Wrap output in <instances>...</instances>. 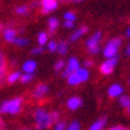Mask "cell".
<instances>
[{"label": "cell", "instance_id": "6da1fadb", "mask_svg": "<svg viewBox=\"0 0 130 130\" xmlns=\"http://www.w3.org/2000/svg\"><path fill=\"white\" fill-rule=\"evenodd\" d=\"M21 97H15L13 100L4 101L0 106V111H1V114H11V115L19 114L21 110Z\"/></svg>", "mask_w": 130, "mask_h": 130}, {"label": "cell", "instance_id": "7a4b0ae2", "mask_svg": "<svg viewBox=\"0 0 130 130\" xmlns=\"http://www.w3.org/2000/svg\"><path fill=\"white\" fill-rule=\"evenodd\" d=\"M34 120H35V125L38 130L46 129L51 125L49 122V112H47L45 109H36L34 114Z\"/></svg>", "mask_w": 130, "mask_h": 130}, {"label": "cell", "instance_id": "3957f363", "mask_svg": "<svg viewBox=\"0 0 130 130\" xmlns=\"http://www.w3.org/2000/svg\"><path fill=\"white\" fill-rule=\"evenodd\" d=\"M80 69V62L79 60L75 58V56H73V58H70L69 60H68V62H67V66L66 68L63 69V72H62V77H68L69 75H72L73 73L77 72V70Z\"/></svg>", "mask_w": 130, "mask_h": 130}, {"label": "cell", "instance_id": "277c9868", "mask_svg": "<svg viewBox=\"0 0 130 130\" xmlns=\"http://www.w3.org/2000/svg\"><path fill=\"white\" fill-rule=\"evenodd\" d=\"M118 62V58H112V59H107V61H104L100 67V72L104 75H109V74H111L115 66L117 64Z\"/></svg>", "mask_w": 130, "mask_h": 130}, {"label": "cell", "instance_id": "5b68a950", "mask_svg": "<svg viewBox=\"0 0 130 130\" xmlns=\"http://www.w3.org/2000/svg\"><path fill=\"white\" fill-rule=\"evenodd\" d=\"M41 7H42V13H45V14L49 13L56 9L58 0H41Z\"/></svg>", "mask_w": 130, "mask_h": 130}, {"label": "cell", "instance_id": "8992f818", "mask_svg": "<svg viewBox=\"0 0 130 130\" xmlns=\"http://www.w3.org/2000/svg\"><path fill=\"white\" fill-rule=\"evenodd\" d=\"M117 53H118V47L109 45V43L107 42L106 47L103 49V55H104V58H107V59L116 58V56H117Z\"/></svg>", "mask_w": 130, "mask_h": 130}, {"label": "cell", "instance_id": "52a82bcc", "mask_svg": "<svg viewBox=\"0 0 130 130\" xmlns=\"http://www.w3.org/2000/svg\"><path fill=\"white\" fill-rule=\"evenodd\" d=\"M101 38H102V33L101 32H96L94 35H91V38L87 40V47L88 49L90 48H94V47H97V46H100V41H101Z\"/></svg>", "mask_w": 130, "mask_h": 130}, {"label": "cell", "instance_id": "ba28073f", "mask_svg": "<svg viewBox=\"0 0 130 130\" xmlns=\"http://www.w3.org/2000/svg\"><path fill=\"white\" fill-rule=\"evenodd\" d=\"M123 94V87L118 83H114L108 89V95L110 97H120Z\"/></svg>", "mask_w": 130, "mask_h": 130}, {"label": "cell", "instance_id": "9c48e42d", "mask_svg": "<svg viewBox=\"0 0 130 130\" xmlns=\"http://www.w3.org/2000/svg\"><path fill=\"white\" fill-rule=\"evenodd\" d=\"M48 91H49L48 86L43 85V83H40V85L35 88V90H34V93H33V96L35 97V99H41V97H43L45 95H47Z\"/></svg>", "mask_w": 130, "mask_h": 130}, {"label": "cell", "instance_id": "30bf717a", "mask_svg": "<svg viewBox=\"0 0 130 130\" xmlns=\"http://www.w3.org/2000/svg\"><path fill=\"white\" fill-rule=\"evenodd\" d=\"M81 106H82V100L77 96H73L67 101V107H68L70 110H76V109L80 108Z\"/></svg>", "mask_w": 130, "mask_h": 130}, {"label": "cell", "instance_id": "8fae6325", "mask_svg": "<svg viewBox=\"0 0 130 130\" xmlns=\"http://www.w3.org/2000/svg\"><path fill=\"white\" fill-rule=\"evenodd\" d=\"M4 39L8 41V42H14V40L17 39V30L12 29V28H6L4 30Z\"/></svg>", "mask_w": 130, "mask_h": 130}, {"label": "cell", "instance_id": "7c38bea8", "mask_svg": "<svg viewBox=\"0 0 130 130\" xmlns=\"http://www.w3.org/2000/svg\"><path fill=\"white\" fill-rule=\"evenodd\" d=\"M22 69L25 73H30L33 74L34 70L36 69V62L34 60H27L26 62H24L22 64Z\"/></svg>", "mask_w": 130, "mask_h": 130}, {"label": "cell", "instance_id": "4fadbf2b", "mask_svg": "<svg viewBox=\"0 0 130 130\" xmlns=\"http://www.w3.org/2000/svg\"><path fill=\"white\" fill-rule=\"evenodd\" d=\"M88 32V27L83 26V27L79 28V29H76L74 33L70 35V41H76V40H79L82 35H85L86 33Z\"/></svg>", "mask_w": 130, "mask_h": 130}, {"label": "cell", "instance_id": "5bb4252c", "mask_svg": "<svg viewBox=\"0 0 130 130\" xmlns=\"http://www.w3.org/2000/svg\"><path fill=\"white\" fill-rule=\"evenodd\" d=\"M106 121H107L106 117H102V118H100V120H97L96 122H94V123L89 127V130H102V128L104 127V124H106Z\"/></svg>", "mask_w": 130, "mask_h": 130}, {"label": "cell", "instance_id": "9a60e30c", "mask_svg": "<svg viewBox=\"0 0 130 130\" xmlns=\"http://www.w3.org/2000/svg\"><path fill=\"white\" fill-rule=\"evenodd\" d=\"M67 81H68V85H69V86H77L79 83H81V82H82L76 72L73 73L72 75L68 76V77H67Z\"/></svg>", "mask_w": 130, "mask_h": 130}, {"label": "cell", "instance_id": "2e32d148", "mask_svg": "<svg viewBox=\"0 0 130 130\" xmlns=\"http://www.w3.org/2000/svg\"><path fill=\"white\" fill-rule=\"evenodd\" d=\"M59 26V21L56 18H49L48 19V28H49V32L51 33H54L56 28Z\"/></svg>", "mask_w": 130, "mask_h": 130}, {"label": "cell", "instance_id": "e0dca14e", "mask_svg": "<svg viewBox=\"0 0 130 130\" xmlns=\"http://www.w3.org/2000/svg\"><path fill=\"white\" fill-rule=\"evenodd\" d=\"M77 75H79V77L81 79V81L82 82H85V81H87L88 79H89V72H88V69L87 68H80L79 70H77Z\"/></svg>", "mask_w": 130, "mask_h": 130}, {"label": "cell", "instance_id": "ac0fdd59", "mask_svg": "<svg viewBox=\"0 0 130 130\" xmlns=\"http://www.w3.org/2000/svg\"><path fill=\"white\" fill-rule=\"evenodd\" d=\"M20 79H21V73L20 72H13L11 75H8V77H7V82H8V83H14V82H17Z\"/></svg>", "mask_w": 130, "mask_h": 130}, {"label": "cell", "instance_id": "d6986e66", "mask_svg": "<svg viewBox=\"0 0 130 130\" xmlns=\"http://www.w3.org/2000/svg\"><path fill=\"white\" fill-rule=\"evenodd\" d=\"M47 41H48V35H47V33L40 32V33L38 34V42H39V45L45 46L46 43H47Z\"/></svg>", "mask_w": 130, "mask_h": 130}, {"label": "cell", "instance_id": "ffe728a7", "mask_svg": "<svg viewBox=\"0 0 130 130\" xmlns=\"http://www.w3.org/2000/svg\"><path fill=\"white\" fill-rule=\"evenodd\" d=\"M58 52L60 55H66L67 52H68V43L67 41H62V42L59 43V47H58Z\"/></svg>", "mask_w": 130, "mask_h": 130}, {"label": "cell", "instance_id": "44dd1931", "mask_svg": "<svg viewBox=\"0 0 130 130\" xmlns=\"http://www.w3.org/2000/svg\"><path fill=\"white\" fill-rule=\"evenodd\" d=\"M5 67H6L5 59H4V54L1 53L0 54V79H1V81L4 80V76H5Z\"/></svg>", "mask_w": 130, "mask_h": 130}, {"label": "cell", "instance_id": "7402d4cb", "mask_svg": "<svg viewBox=\"0 0 130 130\" xmlns=\"http://www.w3.org/2000/svg\"><path fill=\"white\" fill-rule=\"evenodd\" d=\"M118 102H120V104H121L122 107H124V108H128V107L130 106V96H127V95H122V96H120V100H118Z\"/></svg>", "mask_w": 130, "mask_h": 130}, {"label": "cell", "instance_id": "603a6c76", "mask_svg": "<svg viewBox=\"0 0 130 130\" xmlns=\"http://www.w3.org/2000/svg\"><path fill=\"white\" fill-rule=\"evenodd\" d=\"M28 12H29V7L26 6V5H24V6H19L15 8V13L19 15H26L28 14Z\"/></svg>", "mask_w": 130, "mask_h": 130}, {"label": "cell", "instance_id": "cb8c5ba5", "mask_svg": "<svg viewBox=\"0 0 130 130\" xmlns=\"http://www.w3.org/2000/svg\"><path fill=\"white\" fill-rule=\"evenodd\" d=\"M13 43L17 45V46H19V47H25V46H27L28 43H29V40L25 39V38H17Z\"/></svg>", "mask_w": 130, "mask_h": 130}, {"label": "cell", "instance_id": "d4e9b609", "mask_svg": "<svg viewBox=\"0 0 130 130\" xmlns=\"http://www.w3.org/2000/svg\"><path fill=\"white\" fill-rule=\"evenodd\" d=\"M34 75L33 74H30V73H25L24 75H21V79H20V81H21V83H28V82H30L32 80H33Z\"/></svg>", "mask_w": 130, "mask_h": 130}, {"label": "cell", "instance_id": "484cf974", "mask_svg": "<svg viewBox=\"0 0 130 130\" xmlns=\"http://www.w3.org/2000/svg\"><path fill=\"white\" fill-rule=\"evenodd\" d=\"M59 117H60V115H59L58 111L49 112V122H51V125L54 123V122H58L59 121Z\"/></svg>", "mask_w": 130, "mask_h": 130}, {"label": "cell", "instance_id": "4316f807", "mask_svg": "<svg viewBox=\"0 0 130 130\" xmlns=\"http://www.w3.org/2000/svg\"><path fill=\"white\" fill-rule=\"evenodd\" d=\"M64 67H66V62H64L63 60H58L54 64V69L56 70V72H60V70L63 69Z\"/></svg>", "mask_w": 130, "mask_h": 130}, {"label": "cell", "instance_id": "83f0119b", "mask_svg": "<svg viewBox=\"0 0 130 130\" xmlns=\"http://www.w3.org/2000/svg\"><path fill=\"white\" fill-rule=\"evenodd\" d=\"M58 47H59V43H56L55 41L48 42V46H47V48H48L49 52H58Z\"/></svg>", "mask_w": 130, "mask_h": 130}, {"label": "cell", "instance_id": "f1b7e54d", "mask_svg": "<svg viewBox=\"0 0 130 130\" xmlns=\"http://www.w3.org/2000/svg\"><path fill=\"white\" fill-rule=\"evenodd\" d=\"M108 43H109V45L115 46V47H120V46L122 45V40H121V39H118V38H115V39L109 40Z\"/></svg>", "mask_w": 130, "mask_h": 130}, {"label": "cell", "instance_id": "f546056e", "mask_svg": "<svg viewBox=\"0 0 130 130\" xmlns=\"http://www.w3.org/2000/svg\"><path fill=\"white\" fill-rule=\"evenodd\" d=\"M76 18V15L74 14L73 12H66L63 14V19H66V20H70V21H74Z\"/></svg>", "mask_w": 130, "mask_h": 130}, {"label": "cell", "instance_id": "4dcf8cb0", "mask_svg": "<svg viewBox=\"0 0 130 130\" xmlns=\"http://www.w3.org/2000/svg\"><path fill=\"white\" fill-rule=\"evenodd\" d=\"M66 129V122L63 121H60V122H56L54 127V130H64Z\"/></svg>", "mask_w": 130, "mask_h": 130}, {"label": "cell", "instance_id": "1f68e13d", "mask_svg": "<svg viewBox=\"0 0 130 130\" xmlns=\"http://www.w3.org/2000/svg\"><path fill=\"white\" fill-rule=\"evenodd\" d=\"M67 130H80V123L77 121H74L70 123V125L67 128Z\"/></svg>", "mask_w": 130, "mask_h": 130}, {"label": "cell", "instance_id": "d6a6232c", "mask_svg": "<svg viewBox=\"0 0 130 130\" xmlns=\"http://www.w3.org/2000/svg\"><path fill=\"white\" fill-rule=\"evenodd\" d=\"M63 26L67 29H70V28H74V21H70V20H64Z\"/></svg>", "mask_w": 130, "mask_h": 130}, {"label": "cell", "instance_id": "836d02e7", "mask_svg": "<svg viewBox=\"0 0 130 130\" xmlns=\"http://www.w3.org/2000/svg\"><path fill=\"white\" fill-rule=\"evenodd\" d=\"M43 51H45L43 47H35L32 49V54H41V53H43Z\"/></svg>", "mask_w": 130, "mask_h": 130}, {"label": "cell", "instance_id": "e575fe53", "mask_svg": "<svg viewBox=\"0 0 130 130\" xmlns=\"http://www.w3.org/2000/svg\"><path fill=\"white\" fill-rule=\"evenodd\" d=\"M94 64V61L93 60H86L85 62H83V66L86 67V68H89V67H91Z\"/></svg>", "mask_w": 130, "mask_h": 130}, {"label": "cell", "instance_id": "d590c367", "mask_svg": "<svg viewBox=\"0 0 130 130\" xmlns=\"http://www.w3.org/2000/svg\"><path fill=\"white\" fill-rule=\"evenodd\" d=\"M125 54H127V56H130V42L128 43V46H127V49H125Z\"/></svg>", "mask_w": 130, "mask_h": 130}, {"label": "cell", "instance_id": "8d00e7d4", "mask_svg": "<svg viewBox=\"0 0 130 130\" xmlns=\"http://www.w3.org/2000/svg\"><path fill=\"white\" fill-rule=\"evenodd\" d=\"M109 130H127V129H124L122 127H114V128H110Z\"/></svg>", "mask_w": 130, "mask_h": 130}, {"label": "cell", "instance_id": "74e56055", "mask_svg": "<svg viewBox=\"0 0 130 130\" xmlns=\"http://www.w3.org/2000/svg\"><path fill=\"white\" fill-rule=\"evenodd\" d=\"M36 6H38V3H36V1L32 3V5H30V7H36Z\"/></svg>", "mask_w": 130, "mask_h": 130}, {"label": "cell", "instance_id": "f35d334b", "mask_svg": "<svg viewBox=\"0 0 130 130\" xmlns=\"http://www.w3.org/2000/svg\"><path fill=\"white\" fill-rule=\"evenodd\" d=\"M127 36L128 38H130V27L128 28V30H127Z\"/></svg>", "mask_w": 130, "mask_h": 130}, {"label": "cell", "instance_id": "ab89813d", "mask_svg": "<svg viewBox=\"0 0 130 130\" xmlns=\"http://www.w3.org/2000/svg\"><path fill=\"white\" fill-rule=\"evenodd\" d=\"M127 112H128V114H129V115H130V106L127 108Z\"/></svg>", "mask_w": 130, "mask_h": 130}, {"label": "cell", "instance_id": "60d3db41", "mask_svg": "<svg viewBox=\"0 0 130 130\" xmlns=\"http://www.w3.org/2000/svg\"><path fill=\"white\" fill-rule=\"evenodd\" d=\"M128 82H129V86H130V77H129V80H128Z\"/></svg>", "mask_w": 130, "mask_h": 130}, {"label": "cell", "instance_id": "b9f144b4", "mask_svg": "<svg viewBox=\"0 0 130 130\" xmlns=\"http://www.w3.org/2000/svg\"><path fill=\"white\" fill-rule=\"evenodd\" d=\"M74 1H82V0H74Z\"/></svg>", "mask_w": 130, "mask_h": 130}, {"label": "cell", "instance_id": "7bdbcfd3", "mask_svg": "<svg viewBox=\"0 0 130 130\" xmlns=\"http://www.w3.org/2000/svg\"><path fill=\"white\" fill-rule=\"evenodd\" d=\"M22 130H29V129H22Z\"/></svg>", "mask_w": 130, "mask_h": 130}]
</instances>
